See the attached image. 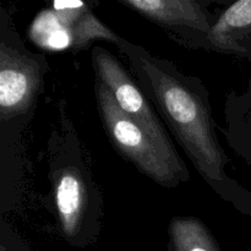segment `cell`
Segmentation results:
<instances>
[{
    "mask_svg": "<svg viewBox=\"0 0 251 251\" xmlns=\"http://www.w3.org/2000/svg\"><path fill=\"white\" fill-rule=\"evenodd\" d=\"M142 71L149 78L162 112L194 164L205 178L225 179L227 159L216 139L202 100L180 81L147 60H142Z\"/></svg>",
    "mask_w": 251,
    "mask_h": 251,
    "instance_id": "cell-1",
    "label": "cell"
},
{
    "mask_svg": "<svg viewBox=\"0 0 251 251\" xmlns=\"http://www.w3.org/2000/svg\"><path fill=\"white\" fill-rule=\"evenodd\" d=\"M96 97L105 131L119 153L157 183L164 186L176 185L179 176L162 150L139 124L120 109L100 81L96 85Z\"/></svg>",
    "mask_w": 251,
    "mask_h": 251,
    "instance_id": "cell-2",
    "label": "cell"
},
{
    "mask_svg": "<svg viewBox=\"0 0 251 251\" xmlns=\"http://www.w3.org/2000/svg\"><path fill=\"white\" fill-rule=\"evenodd\" d=\"M93 65L98 80L112 93L120 109L151 136L179 178L183 180L188 179V171L184 168L183 162L174 150L161 120L150 105L147 98L131 80L124 66L114 55L102 48H96L93 50Z\"/></svg>",
    "mask_w": 251,
    "mask_h": 251,
    "instance_id": "cell-3",
    "label": "cell"
},
{
    "mask_svg": "<svg viewBox=\"0 0 251 251\" xmlns=\"http://www.w3.org/2000/svg\"><path fill=\"white\" fill-rule=\"evenodd\" d=\"M37 85L36 70L2 46L0 51V108L2 118L26 109Z\"/></svg>",
    "mask_w": 251,
    "mask_h": 251,
    "instance_id": "cell-4",
    "label": "cell"
},
{
    "mask_svg": "<svg viewBox=\"0 0 251 251\" xmlns=\"http://www.w3.org/2000/svg\"><path fill=\"white\" fill-rule=\"evenodd\" d=\"M122 4L159 24L211 29L199 4L189 0H122Z\"/></svg>",
    "mask_w": 251,
    "mask_h": 251,
    "instance_id": "cell-5",
    "label": "cell"
},
{
    "mask_svg": "<svg viewBox=\"0 0 251 251\" xmlns=\"http://www.w3.org/2000/svg\"><path fill=\"white\" fill-rule=\"evenodd\" d=\"M55 203L63 232L68 237H74L85 207V188L74 171L61 172L55 186Z\"/></svg>",
    "mask_w": 251,
    "mask_h": 251,
    "instance_id": "cell-6",
    "label": "cell"
},
{
    "mask_svg": "<svg viewBox=\"0 0 251 251\" xmlns=\"http://www.w3.org/2000/svg\"><path fill=\"white\" fill-rule=\"evenodd\" d=\"M169 235L174 251H221L207 227L194 217H174Z\"/></svg>",
    "mask_w": 251,
    "mask_h": 251,
    "instance_id": "cell-7",
    "label": "cell"
},
{
    "mask_svg": "<svg viewBox=\"0 0 251 251\" xmlns=\"http://www.w3.org/2000/svg\"><path fill=\"white\" fill-rule=\"evenodd\" d=\"M31 39L47 50H64L74 46L71 28L63 24L55 11H42L29 29Z\"/></svg>",
    "mask_w": 251,
    "mask_h": 251,
    "instance_id": "cell-8",
    "label": "cell"
},
{
    "mask_svg": "<svg viewBox=\"0 0 251 251\" xmlns=\"http://www.w3.org/2000/svg\"><path fill=\"white\" fill-rule=\"evenodd\" d=\"M251 28V0H240L222 12L215 26L210 29L211 41L218 47L230 46L232 33Z\"/></svg>",
    "mask_w": 251,
    "mask_h": 251,
    "instance_id": "cell-9",
    "label": "cell"
},
{
    "mask_svg": "<svg viewBox=\"0 0 251 251\" xmlns=\"http://www.w3.org/2000/svg\"><path fill=\"white\" fill-rule=\"evenodd\" d=\"M71 31L74 36V47L76 48H83L95 39L118 41L115 34L103 26L90 11H85V14L71 27Z\"/></svg>",
    "mask_w": 251,
    "mask_h": 251,
    "instance_id": "cell-10",
    "label": "cell"
}]
</instances>
